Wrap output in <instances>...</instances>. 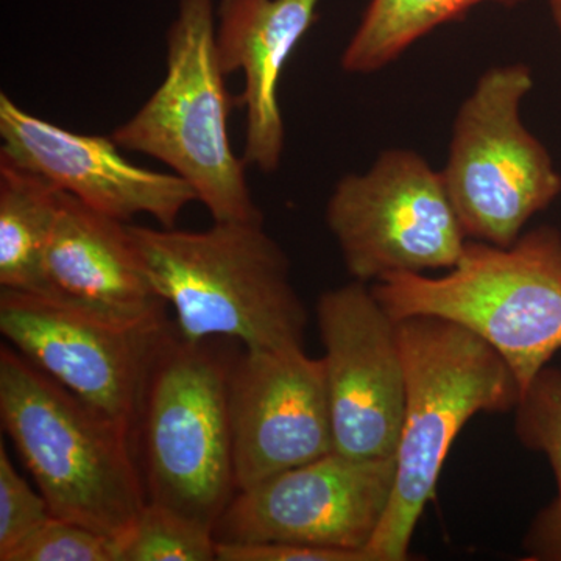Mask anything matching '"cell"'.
Returning <instances> with one entry per match:
<instances>
[{"label":"cell","instance_id":"obj_1","mask_svg":"<svg viewBox=\"0 0 561 561\" xmlns=\"http://www.w3.org/2000/svg\"><path fill=\"white\" fill-rule=\"evenodd\" d=\"M264 220L214 221L205 231L131 227L147 275L175 311L183 341L230 337L245 350L305 348L308 311Z\"/></svg>","mask_w":561,"mask_h":561},{"label":"cell","instance_id":"obj_2","mask_svg":"<svg viewBox=\"0 0 561 561\" xmlns=\"http://www.w3.org/2000/svg\"><path fill=\"white\" fill-rule=\"evenodd\" d=\"M404 365V416L397 479L368 551L404 561L413 531L435 496L449 449L478 413L508 412L522 390L511 367L478 334L451 320L413 316L397 321Z\"/></svg>","mask_w":561,"mask_h":561},{"label":"cell","instance_id":"obj_3","mask_svg":"<svg viewBox=\"0 0 561 561\" xmlns=\"http://www.w3.org/2000/svg\"><path fill=\"white\" fill-rule=\"evenodd\" d=\"M0 419L55 518L116 541L131 529L149 500L130 432L7 345Z\"/></svg>","mask_w":561,"mask_h":561},{"label":"cell","instance_id":"obj_4","mask_svg":"<svg viewBox=\"0 0 561 561\" xmlns=\"http://www.w3.org/2000/svg\"><path fill=\"white\" fill-rule=\"evenodd\" d=\"M371 290L394 321L440 317L478 334L511 367L522 393L561 350V234L553 228L511 247L468 242L442 278L394 273Z\"/></svg>","mask_w":561,"mask_h":561},{"label":"cell","instance_id":"obj_5","mask_svg":"<svg viewBox=\"0 0 561 561\" xmlns=\"http://www.w3.org/2000/svg\"><path fill=\"white\" fill-rule=\"evenodd\" d=\"M165 44L164 80L111 138L169 165L214 221L264 220L228 135L231 102L217 58L214 0H180Z\"/></svg>","mask_w":561,"mask_h":561},{"label":"cell","instance_id":"obj_6","mask_svg":"<svg viewBox=\"0 0 561 561\" xmlns=\"http://www.w3.org/2000/svg\"><path fill=\"white\" fill-rule=\"evenodd\" d=\"M231 362L171 327L157 351L133 431L147 500L216 527L236 496Z\"/></svg>","mask_w":561,"mask_h":561},{"label":"cell","instance_id":"obj_7","mask_svg":"<svg viewBox=\"0 0 561 561\" xmlns=\"http://www.w3.org/2000/svg\"><path fill=\"white\" fill-rule=\"evenodd\" d=\"M531 88L526 65L491 68L457 114L442 175L465 232L476 241L513 245L524 225L560 195L551 154L522 121Z\"/></svg>","mask_w":561,"mask_h":561},{"label":"cell","instance_id":"obj_8","mask_svg":"<svg viewBox=\"0 0 561 561\" xmlns=\"http://www.w3.org/2000/svg\"><path fill=\"white\" fill-rule=\"evenodd\" d=\"M328 227L354 279L456 267L467 249L442 172L411 150L383 151L367 173L332 192Z\"/></svg>","mask_w":561,"mask_h":561},{"label":"cell","instance_id":"obj_9","mask_svg":"<svg viewBox=\"0 0 561 561\" xmlns=\"http://www.w3.org/2000/svg\"><path fill=\"white\" fill-rule=\"evenodd\" d=\"M172 323H110L46 295L2 289L0 332L36 368L135 431L151 362Z\"/></svg>","mask_w":561,"mask_h":561},{"label":"cell","instance_id":"obj_10","mask_svg":"<svg viewBox=\"0 0 561 561\" xmlns=\"http://www.w3.org/2000/svg\"><path fill=\"white\" fill-rule=\"evenodd\" d=\"M397 460L331 453L239 491L214 527L220 542L287 541L365 549L381 524Z\"/></svg>","mask_w":561,"mask_h":561},{"label":"cell","instance_id":"obj_11","mask_svg":"<svg viewBox=\"0 0 561 561\" xmlns=\"http://www.w3.org/2000/svg\"><path fill=\"white\" fill-rule=\"evenodd\" d=\"M334 451L353 459L397 454L404 416L398 323L360 280L317 301Z\"/></svg>","mask_w":561,"mask_h":561},{"label":"cell","instance_id":"obj_12","mask_svg":"<svg viewBox=\"0 0 561 561\" xmlns=\"http://www.w3.org/2000/svg\"><path fill=\"white\" fill-rule=\"evenodd\" d=\"M228 408L238 491L334 453L323 359L305 348L245 350Z\"/></svg>","mask_w":561,"mask_h":561},{"label":"cell","instance_id":"obj_13","mask_svg":"<svg viewBox=\"0 0 561 561\" xmlns=\"http://www.w3.org/2000/svg\"><path fill=\"white\" fill-rule=\"evenodd\" d=\"M0 160L125 224L149 214L161 227L175 228L186 206L198 202L176 173L139 168L113 138L65 130L22 110L5 92L0 94Z\"/></svg>","mask_w":561,"mask_h":561},{"label":"cell","instance_id":"obj_14","mask_svg":"<svg viewBox=\"0 0 561 561\" xmlns=\"http://www.w3.org/2000/svg\"><path fill=\"white\" fill-rule=\"evenodd\" d=\"M43 294L121 327H157L165 301L147 275L125 221L61 191L43 265Z\"/></svg>","mask_w":561,"mask_h":561},{"label":"cell","instance_id":"obj_15","mask_svg":"<svg viewBox=\"0 0 561 561\" xmlns=\"http://www.w3.org/2000/svg\"><path fill=\"white\" fill-rule=\"evenodd\" d=\"M320 0H220L216 49L225 76L243 72L238 105L245 110L247 168L275 172L283 158L278 88L284 66L319 20Z\"/></svg>","mask_w":561,"mask_h":561},{"label":"cell","instance_id":"obj_16","mask_svg":"<svg viewBox=\"0 0 561 561\" xmlns=\"http://www.w3.org/2000/svg\"><path fill=\"white\" fill-rule=\"evenodd\" d=\"M61 191L0 160V286L43 294V265Z\"/></svg>","mask_w":561,"mask_h":561},{"label":"cell","instance_id":"obj_17","mask_svg":"<svg viewBox=\"0 0 561 561\" xmlns=\"http://www.w3.org/2000/svg\"><path fill=\"white\" fill-rule=\"evenodd\" d=\"M486 2L516 7L524 0H370L343 50L342 68L351 73L386 68L415 41Z\"/></svg>","mask_w":561,"mask_h":561},{"label":"cell","instance_id":"obj_18","mask_svg":"<svg viewBox=\"0 0 561 561\" xmlns=\"http://www.w3.org/2000/svg\"><path fill=\"white\" fill-rule=\"evenodd\" d=\"M515 412L519 442L548 457L557 483L556 500L538 513L524 540L527 560L561 561V371L542 368Z\"/></svg>","mask_w":561,"mask_h":561},{"label":"cell","instance_id":"obj_19","mask_svg":"<svg viewBox=\"0 0 561 561\" xmlns=\"http://www.w3.org/2000/svg\"><path fill=\"white\" fill-rule=\"evenodd\" d=\"M117 545L121 561L217 560L213 527L154 502H147Z\"/></svg>","mask_w":561,"mask_h":561},{"label":"cell","instance_id":"obj_20","mask_svg":"<svg viewBox=\"0 0 561 561\" xmlns=\"http://www.w3.org/2000/svg\"><path fill=\"white\" fill-rule=\"evenodd\" d=\"M51 516L46 497L16 471L5 442H0V561H9Z\"/></svg>","mask_w":561,"mask_h":561},{"label":"cell","instance_id":"obj_21","mask_svg":"<svg viewBox=\"0 0 561 561\" xmlns=\"http://www.w3.org/2000/svg\"><path fill=\"white\" fill-rule=\"evenodd\" d=\"M9 561H121V552L113 538L51 516Z\"/></svg>","mask_w":561,"mask_h":561},{"label":"cell","instance_id":"obj_22","mask_svg":"<svg viewBox=\"0 0 561 561\" xmlns=\"http://www.w3.org/2000/svg\"><path fill=\"white\" fill-rule=\"evenodd\" d=\"M219 561H378L365 549L323 548L302 542L261 541L220 542L217 541Z\"/></svg>","mask_w":561,"mask_h":561},{"label":"cell","instance_id":"obj_23","mask_svg":"<svg viewBox=\"0 0 561 561\" xmlns=\"http://www.w3.org/2000/svg\"><path fill=\"white\" fill-rule=\"evenodd\" d=\"M549 9H551L553 22H556L557 28H559L561 35V0H548Z\"/></svg>","mask_w":561,"mask_h":561}]
</instances>
